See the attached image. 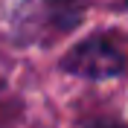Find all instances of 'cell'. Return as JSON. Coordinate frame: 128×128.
Masks as SVG:
<instances>
[{"label": "cell", "mask_w": 128, "mask_h": 128, "mask_svg": "<svg viewBox=\"0 0 128 128\" xmlns=\"http://www.w3.org/2000/svg\"><path fill=\"white\" fill-rule=\"evenodd\" d=\"M61 70L88 82H111L125 73V56L105 38H88L61 58Z\"/></svg>", "instance_id": "6da1fadb"}, {"label": "cell", "mask_w": 128, "mask_h": 128, "mask_svg": "<svg viewBox=\"0 0 128 128\" xmlns=\"http://www.w3.org/2000/svg\"><path fill=\"white\" fill-rule=\"evenodd\" d=\"M41 6L47 9V18L61 32H70L73 26H79L88 0H41Z\"/></svg>", "instance_id": "7a4b0ae2"}, {"label": "cell", "mask_w": 128, "mask_h": 128, "mask_svg": "<svg viewBox=\"0 0 128 128\" xmlns=\"http://www.w3.org/2000/svg\"><path fill=\"white\" fill-rule=\"evenodd\" d=\"M82 128H128V125H125V122H120V120H111V116H96V120L84 122Z\"/></svg>", "instance_id": "3957f363"}, {"label": "cell", "mask_w": 128, "mask_h": 128, "mask_svg": "<svg viewBox=\"0 0 128 128\" xmlns=\"http://www.w3.org/2000/svg\"><path fill=\"white\" fill-rule=\"evenodd\" d=\"M9 70H12V61H9L3 52H0V88H6V82H9Z\"/></svg>", "instance_id": "277c9868"}]
</instances>
